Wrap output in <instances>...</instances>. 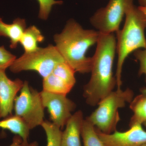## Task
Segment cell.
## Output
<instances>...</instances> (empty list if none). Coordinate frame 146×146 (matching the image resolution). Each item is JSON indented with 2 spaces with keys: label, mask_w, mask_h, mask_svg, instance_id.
<instances>
[{
  "label": "cell",
  "mask_w": 146,
  "mask_h": 146,
  "mask_svg": "<svg viewBox=\"0 0 146 146\" xmlns=\"http://www.w3.org/2000/svg\"><path fill=\"white\" fill-rule=\"evenodd\" d=\"M130 108L133 112L131 119L130 126L141 124L146 122V97L141 94L136 97L130 103Z\"/></svg>",
  "instance_id": "cell-16"
},
{
  "label": "cell",
  "mask_w": 146,
  "mask_h": 146,
  "mask_svg": "<svg viewBox=\"0 0 146 146\" xmlns=\"http://www.w3.org/2000/svg\"><path fill=\"white\" fill-rule=\"evenodd\" d=\"M140 7H146V0H138Z\"/></svg>",
  "instance_id": "cell-24"
},
{
  "label": "cell",
  "mask_w": 146,
  "mask_h": 146,
  "mask_svg": "<svg viewBox=\"0 0 146 146\" xmlns=\"http://www.w3.org/2000/svg\"><path fill=\"white\" fill-rule=\"evenodd\" d=\"M84 120L81 110L72 114L62 132L61 146H82L80 136Z\"/></svg>",
  "instance_id": "cell-12"
},
{
  "label": "cell",
  "mask_w": 146,
  "mask_h": 146,
  "mask_svg": "<svg viewBox=\"0 0 146 146\" xmlns=\"http://www.w3.org/2000/svg\"><path fill=\"white\" fill-rule=\"evenodd\" d=\"M133 97V91L129 88L125 90L117 89L101 100L97 109L86 118L98 130L104 133H112L117 130L120 121L119 109L132 101Z\"/></svg>",
  "instance_id": "cell-4"
},
{
  "label": "cell",
  "mask_w": 146,
  "mask_h": 146,
  "mask_svg": "<svg viewBox=\"0 0 146 146\" xmlns=\"http://www.w3.org/2000/svg\"><path fill=\"white\" fill-rule=\"evenodd\" d=\"M64 61L55 46L49 45L45 48L39 47L31 52L24 53L16 58L9 69L14 73L35 71L44 78L49 75L58 64Z\"/></svg>",
  "instance_id": "cell-5"
},
{
  "label": "cell",
  "mask_w": 146,
  "mask_h": 146,
  "mask_svg": "<svg viewBox=\"0 0 146 146\" xmlns=\"http://www.w3.org/2000/svg\"><path fill=\"white\" fill-rule=\"evenodd\" d=\"M81 136L84 146H106L98 135L95 126L86 118L84 120Z\"/></svg>",
  "instance_id": "cell-17"
},
{
  "label": "cell",
  "mask_w": 146,
  "mask_h": 146,
  "mask_svg": "<svg viewBox=\"0 0 146 146\" xmlns=\"http://www.w3.org/2000/svg\"><path fill=\"white\" fill-rule=\"evenodd\" d=\"M141 94L146 97V88H143L141 90Z\"/></svg>",
  "instance_id": "cell-25"
},
{
  "label": "cell",
  "mask_w": 146,
  "mask_h": 146,
  "mask_svg": "<svg viewBox=\"0 0 146 146\" xmlns=\"http://www.w3.org/2000/svg\"><path fill=\"white\" fill-rule=\"evenodd\" d=\"M139 7L140 8V9L143 12L144 14H145L146 16V7H143L139 6Z\"/></svg>",
  "instance_id": "cell-26"
},
{
  "label": "cell",
  "mask_w": 146,
  "mask_h": 146,
  "mask_svg": "<svg viewBox=\"0 0 146 146\" xmlns=\"http://www.w3.org/2000/svg\"><path fill=\"white\" fill-rule=\"evenodd\" d=\"M44 36L35 26H31L26 29L22 35L20 43L25 50V52L34 51L38 48L39 43L44 40Z\"/></svg>",
  "instance_id": "cell-15"
},
{
  "label": "cell",
  "mask_w": 146,
  "mask_h": 146,
  "mask_svg": "<svg viewBox=\"0 0 146 146\" xmlns=\"http://www.w3.org/2000/svg\"><path fill=\"white\" fill-rule=\"evenodd\" d=\"M125 17L123 29L116 33L118 60L115 78L117 89L121 88L122 84V72L127 58L135 51L146 48L145 15L139 7L133 5L127 11Z\"/></svg>",
  "instance_id": "cell-3"
},
{
  "label": "cell",
  "mask_w": 146,
  "mask_h": 146,
  "mask_svg": "<svg viewBox=\"0 0 146 146\" xmlns=\"http://www.w3.org/2000/svg\"><path fill=\"white\" fill-rule=\"evenodd\" d=\"M44 108L40 92L30 86L27 81L24 82L14 102L15 115L22 118L31 130L44 121Z\"/></svg>",
  "instance_id": "cell-6"
},
{
  "label": "cell",
  "mask_w": 146,
  "mask_h": 146,
  "mask_svg": "<svg viewBox=\"0 0 146 146\" xmlns=\"http://www.w3.org/2000/svg\"><path fill=\"white\" fill-rule=\"evenodd\" d=\"M24 82L19 78L11 80L7 76L5 70H0V119L12 115L17 94Z\"/></svg>",
  "instance_id": "cell-11"
},
{
  "label": "cell",
  "mask_w": 146,
  "mask_h": 146,
  "mask_svg": "<svg viewBox=\"0 0 146 146\" xmlns=\"http://www.w3.org/2000/svg\"><path fill=\"white\" fill-rule=\"evenodd\" d=\"M133 54L140 64L138 75L139 76L145 75L146 82V48L135 51L133 52Z\"/></svg>",
  "instance_id": "cell-21"
},
{
  "label": "cell",
  "mask_w": 146,
  "mask_h": 146,
  "mask_svg": "<svg viewBox=\"0 0 146 146\" xmlns=\"http://www.w3.org/2000/svg\"><path fill=\"white\" fill-rule=\"evenodd\" d=\"M134 0H110L106 6L100 9L90 18L91 25L104 34L117 32L120 24Z\"/></svg>",
  "instance_id": "cell-7"
},
{
  "label": "cell",
  "mask_w": 146,
  "mask_h": 146,
  "mask_svg": "<svg viewBox=\"0 0 146 146\" xmlns=\"http://www.w3.org/2000/svg\"><path fill=\"white\" fill-rule=\"evenodd\" d=\"M24 146H38V143L36 141H34V142H32V143H29L27 145H24Z\"/></svg>",
  "instance_id": "cell-23"
},
{
  "label": "cell",
  "mask_w": 146,
  "mask_h": 146,
  "mask_svg": "<svg viewBox=\"0 0 146 146\" xmlns=\"http://www.w3.org/2000/svg\"><path fill=\"white\" fill-rule=\"evenodd\" d=\"M41 126L46 135V146H61L63 132L61 128L48 121H44Z\"/></svg>",
  "instance_id": "cell-18"
},
{
  "label": "cell",
  "mask_w": 146,
  "mask_h": 146,
  "mask_svg": "<svg viewBox=\"0 0 146 146\" xmlns=\"http://www.w3.org/2000/svg\"><path fill=\"white\" fill-rule=\"evenodd\" d=\"M97 131L106 146H141L146 143V131L141 124L133 125L123 132L116 130L105 133L98 130Z\"/></svg>",
  "instance_id": "cell-10"
},
{
  "label": "cell",
  "mask_w": 146,
  "mask_h": 146,
  "mask_svg": "<svg viewBox=\"0 0 146 146\" xmlns=\"http://www.w3.org/2000/svg\"><path fill=\"white\" fill-rule=\"evenodd\" d=\"M143 124H144V125L145 126V127L146 128V122H145Z\"/></svg>",
  "instance_id": "cell-27"
},
{
  "label": "cell",
  "mask_w": 146,
  "mask_h": 146,
  "mask_svg": "<svg viewBox=\"0 0 146 146\" xmlns=\"http://www.w3.org/2000/svg\"><path fill=\"white\" fill-rule=\"evenodd\" d=\"M100 33L96 52L91 57V78L83 89L86 103L92 106L98 105L117 85L112 72L116 52V37L114 33Z\"/></svg>",
  "instance_id": "cell-1"
},
{
  "label": "cell",
  "mask_w": 146,
  "mask_h": 146,
  "mask_svg": "<svg viewBox=\"0 0 146 146\" xmlns=\"http://www.w3.org/2000/svg\"><path fill=\"white\" fill-rule=\"evenodd\" d=\"M42 103L47 108L52 122L62 128L72 116L76 104L67 95L54 94L44 91L40 92Z\"/></svg>",
  "instance_id": "cell-8"
},
{
  "label": "cell",
  "mask_w": 146,
  "mask_h": 146,
  "mask_svg": "<svg viewBox=\"0 0 146 146\" xmlns=\"http://www.w3.org/2000/svg\"><path fill=\"white\" fill-rule=\"evenodd\" d=\"M0 128L9 131L21 137L24 145L29 143L30 129L25 121L17 115H9L0 121Z\"/></svg>",
  "instance_id": "cell-14"
},
{
  "label": "cell",
  "mask_w": 146,
  "mask_h": 146,
  "mask_svg": "<svg viewBox=\"0 0 146 146\" xmlns=\"http://www.w3.org/2000/svg\"><path fill=\"white\" fill-rule=\"evenodd\" d=\"M39 4V18L46 20L48 18L53 6L55 5H61L63 2L56 0H37Z\"/></svg>",
  "instance_id": "cell-19"
},
{
  "label": "cell",
  "mask_w": 146,
  "mask_h": 146,
  "mask_svg": "<svg viewBox=\"0 0 146 146\" xmlns=\"http://www.w3.org/2000/svg\"><path fill=\"white\" fill-rule=\"evenodd\" d=\"M9 146H24V145L21 137L16 135L13 137L12 143Z\"/></svg>",
  "instance_id": "cell-22"
},
{
  "label": "cell",
  "mask_w": 146,
  "mask_h": 146,
  "mask_svg": "<svg viewBox=\"0 0 146 146\" xmlns=\"http://www.w3.org/2000/svg\"><path fill=\"white\" fill-rule=\"evenodd\" d=\"M141 146H146V143L144 144L143 145H141Z\"/></svg>",
  "instance_id": "cell-28"
},
{
  "label": "cell",
  "mask_w": 146,
  "mask_h": 146,
  "mask_svg": "<svg viewBox=\"0 0 146 146\" xmlns=\"http://www.w3.org/2000/svg\"><path fill=\"white\" fill-rule=\"evenodd\" d=\"M16 58V56L6 49L4 46H0V70L6 71Z\"/></svg>",
  "instance_id": "cell-20"
},
{
  "label": "cell",
  "mask_w": 146,
  "mask_h": 146,
  "mask_svg": "<svg viewBox=\"0 0 146 146\" xmlns=\"http://www.w3.org/2000/svg\"><path fill=\"white\" fill-rule=\"evenodd\" d=\"M75 71L65 61L58 64L43 80V91L67 95L75 84Z\"/></svg>",
  "instance_id": "cell-9"
},
{
  "label": "cell",
  "mask_w": 146,
  "mask_h": 146,
  "mask_svg": "<svg viewBox=\"0 0 146 146\" xmlns=\"http://www.w3.org/2000/svg\"><path fill=\"white\" fill-rule=\"evenodd\" d=\"M26 29V23L25 19L17 18L12 24H7L5 23L0 17V36L10 39L11 49L17 48Z\"/></svg>",
  "instance_id": "cell-13"
},
{
  "label": "cell",
  "mask_w": 146,
  "mask_h": 146,
  "mask_svg": "<svg viewBox=\"0 0 146 146\" xmlns=\"http://www.w3.org/2000/svg\"><path fill=\"white\" fill-rule=\"evenodd\" d=\"M100 33L85 29L74 19H70L60 33L55 35V46L65 62L80 74L91 72L92 58L86 56L90 47L97 44Z\"/></svg>",
  "instance_id": "cell-2"
}]
</instances>
